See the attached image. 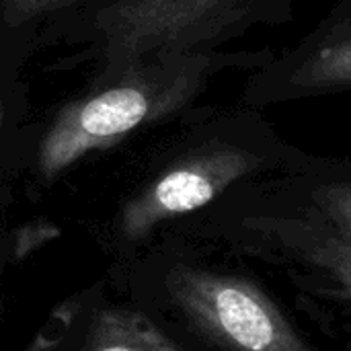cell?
<instances>
[{
	"instance_id": "obj_1",
	"label": "cell",
	"mask_w": 351,
	"mask_h": 351,
	"mask_svg": "<svg viewBox=\"0 0 351 351\" xmlns=\"http://www.w3.org/2000/svg\"><path fill=\"white\" fill-rule=\"evenodd\" d=\"M276 53L271 47L169 53L99 74L88 93L58 111L41 138V179L53 181L88 152L111 148L142 128L187 113L216 76L232 70L255 72Z\"/></svg>"
},
{
	"instance_id": "obj_2",
	"label": "cell",
	"mask_w": 351,
	"mask_h": 351,
	"mask_svg": "<svg viewBox=\"0 0 351 351\" xmlns=\"http://www.w3.org/2000/svg\"><path fill=\"white\" fill-rule=\"evenodd\" d=\"M308 158L253 107L212 109L169 162L121 208L119 232L142 241L156 226L199 212L237 185L271 171L288 173Z\"/></svg>"
},
{
	"instance_id": "obj_3",
	"label": "cell",
	"mask_w": 351,
	"mask_h": 351,
	"mask_svg": "<svg viewBox=\"0 0 351 351\" xmlns=\"http://www.w3.org/2000/svg\"><path fill=\"white\" fill-rule=\"evenodd\" d=\"M294 19V0H109L95 12L101 74L152 56L216 51Z\"/></svg>"
},
{
	"instance_id": "obj_4",
	"label": "cell",
	"mask_w": 351,
	"mask_h": 351,
	"mask_svg": "<svg viewBox=\"0 0 351 351\" xmlns=\"http://www.w3.org/2000/svg\"><path fill=\"white\" fill-rule=\"evenodd\" d=\"M173 306L220 351H315L249 278L179 263L165 280Z\"/></svg>"
},
{
	"instance_id": "obj_5",
	"label": "cell",
	"mask_w": 351,
	"mask_h": 351,
	"mask_svg": "<svg viewBox=\"0 0 351 351\" xmlns=\"http://www.w3.org/2000/svg\"><path fill=\"white\" fill-rule=\"evenodd\" d=\"M284 204H255L232 220L230 239L241 247L286 259L304 280H315L321 290L351 308V243L323 222L288 185L286 177L271 181Z\"/></svg>"
},
{
	"instance_id": "obj_6",
	"label": "cell",
	"mask_w": 351,
	"mask_h": 351,
	"mask_svg": "<svg viewBox=\"0 0 351 351\" xmlns=\"http://www.w3.org/2000/svg\"><path fill=\"white\" fill-rule=\"evenodd\" d=\"M343 93H351V0H335L298 43L249 74L239 103L261 111Z\"/></svg>"
},
{
	"instance_id": "obj_7",
	"label": "cell",
	"mask_w": 351,
	"mask_h": 351,
	"mask_svg": "<svg viewBox=\"0 0 351 351\" xmlns=\"http://www.w3.org/2000/svg\"><path fill=\"white\" fill-rule=\"evenodd\" d=\"M284 175L296 195L351 243V165L308 154L298 169Z\"/></svg>"
},
{
	"instance_id": "obj_8",
	"label": "cell",
	"mask_w": 351,
	"mask_h": 351,
	"mask_svg": "<svg viewBox=\"0 0 351 351\" xmlns=\"http://www.w3.org/2000/svg\"><path fill=\"white\" fill-rule=\"evenodd\" d=\"M84 351H187L148 317L128 308H103L88 327Z\"/></svg>"
},
{
	"instance_id": "obj_9",
	"label": "cell",
	"mask_w": 351,
	"mask_h": 351,
	"mask_svg": "<svg viewBox=\"0 0 351 351\" xmlns=\"http://www.w3.org/2000/svg\"><path fill=\"white\" fill-rule=\"evenodd\" d=\"M80 0H4L2 19L8 27H21L29 21L51 14Z\"/></svg>"
},
{
	"instance_id": "obj_10",
	"label": "cell",
	"mask_w": 351,
	"mask_h": 351,
	"mask_svg": "<svg viewBox=\"0 0 351 351\" xmlns=\"http://www.w3.org/2000/svg\"><path fill=\"white\" fill-rule=\"evenodd\" d=\"M0 119H2V105H0Z\"/></svg>"
}]
</instances>
